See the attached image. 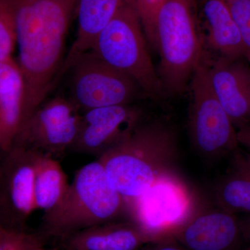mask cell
Instances as JSON below:
<instances>
[{"label":"cell","instance_id":"6da1fadb","mask_svg":"<svg viewBox=\"0 0 250 250\" xmlns=\"http://www.w3.org/2000/svg\"><path fill=\"white\" fill-rule=\"evenodd\" d=\"M78 0H17L18 67L23 82L22 125L57 83Z\"/></svg>","mask_w":250,"mask_h":250},{"label":"cell","instance_id":"7a4b0ae2","mask_svg":"<svg viewBox=\"0 0 250 250\" xmlns=\"http://www.w3.org/2000/svg\"><path fill=\"white\" fill-rule=\"evenodd\" d=\"M178 146L172 126L161 121L139 122L98 159L125 200L147 192L159 179L175 172Z\"/></svg>","mask_w":250,"mask_h":250},{"label":"cell","instance_id":"3957f363","mask_svg":"<svg viewBox=\"0 0 250 250\" xmlns=\"http://www.w3.org/2000/svg\"><path fill=\"white\" fill-rule=\"evenodd\" d=\"M125 216L129 218L126 200L96 160L77 171L62 201L44 213L41 234L68 238L87 229L123 220Z\"/></svg>","mask_w":250,"mask_h":250},{"label":"cell","instance_id":"277c9868","mask_svg":"<svg viewBox=\"0 0 250 250\" xmlns=\"http://www.w3.org/2000/svg\"><path fill=\"white\" fill-rule=\"evenodd\" d=\"M193 0H164L154 23L162 93L182 95L202 62L203 39Z\"/></svg>","mask_w":250,"mask_h":250},{"label":"cell","instance_id":"5b68a950","mask_svg":"<svg viewBox=\"0 0 250 250\" xmlns=\"http://www.w3.org/2000/svg\"><path fill=\"white\" fill-rule=\"evenodd\" d=\"M144 37L132 0H126L99 34L89 52L132 79L148 96L156 98L162 89Z\"/></svg>","mask_w":250,"mask_h":250},{"label":"cell","instance_id":"8992f818","mask_svg":"<svg viewBox=\"0 0 250 250\" xmlns=\"http://www.w3.org/2000/svg\"><path fill=\"white\" fill-rule=\"evenodd\" d=\"M126 204L129 220L158 240L169 238L199 210L196 197L177 172Z\"/></svg>","mask_w":250,"mask_h":250},{"label":"cell","instance_id":"52a82bcc","mask_svg":"<svg viewBox=\"0 0 250 250\" xmlns=\"http://www.w3.org/2000/svg\"><path fill=\"white\" fill-rule=\"evenodd\" d=\"M188 127L197 150L208 157L229 156L239 147L237 131L215 97L202 62L190 80Z\"/></svg>","mask_w":250,"mask_h":250},{"label":"cell","instance_id":"ba28073f","mask_svg":"<svg viewBox=\"0 0 250 250\" xmlns=\"http://www.w3.org/2000/svg\"><path fill=\"white\" fill-rule=\"evenodd\" d=\"M70 70V99L82 113L93 108L129 104L141 90L132 79L91 52L82 54Z\"/></svg>","mask_w":250,"mask_h":250},{"label":"cell","instance_id":"9c48e42d","mask_svg":"<svg viewBox=\"0 0 250 250\" xmlns=\"http://www.w3.org/2000/svg\"><path fill=\"white\" fill-rule=\"evenodd\" d=\"M80 113L70 98L57 97L44 102L18 134V146L56 159L71 149L80 127Z\"/></svg>","mask_w":250,"mask_h":250},{"label":"cell","instance_id":"30bf717a","mask_svg":"<svg viewBox=\"0 0 250 250\" xmlns=\"http://www.w3.org/2000/svg\"><path fill=\"white\" fill-rule=\"evenodd\" d=\"M141 111L129 104L93 108L82 113L70 150L100 156L139 123Z\"/></svg>","mask_w":250,"mask_h":250},{"label":"cell","instance_id":"8fae6325","mask_svg":"<svg viewBox=\"0 0 250 250\" xmlns=\"http://www.w3.org/2000/svg\"><path fill=\"white\" fill-rule=\"evenodd\" d=\"M207 76L215 97L233 126L238 129L250 125V64L246 59L216 57L207 62Z\"/></svg>","mask_w":250,"mask_h":250},{"label":"cell","instance_id":"7c38bea8","mask_svg":"<svg viewBox=\"0 0 250 250\" xmlns=\"http://www.w3.org/2000/svg\"><path fill=\"white\" fill-rule=\"evenodd\" d=\"M169 238L188 250H238L243 241L239 219L220 208L198 210Z\"/></svg>","mask_w":250,"mask_h":250},{"label":"cell","instance_id":"4fadbf2b","mask_svg":"<svg viewBox=\"0 0 250 250\" xmlns=\"http://www.w3.org/2000/svg\"><path fill=\"white\" fill-rule=\"evenodd\" d=\"M40 153L18 146L9 154L1 181V210L11 223H22L35 209L34 174Z\"/></svg>","mask_w":250,"mask_h":250},{"label":"cell","instance_id":"5bb4252c","mask_svg":"<svg viewBox=\"0 0 250 250\" xmlns=\"http://www.w3.org/2000/svg\"><path fill=\"white\" fill-rule=\"evenodd\" d=\"M198 22L204 29L203 46L217 57L246 59L241 34L225 0H203L200 3Z\"/></svg>","mask_w":250,"mask_h":250},{"label":"cell","instance_id":"9a60e30c","mask_svg":"<svg viewBox=\"0 0 250 250\" xmlns=\"http://www.w3.org/2000/svg\"><path fill=\"white\" fill-rule=\"evenodd\" d=\"M126 0H78L75 14L77 32L63 62L57 82L70 70L82 54L89 52L99 34L116 16Z\"/></svg>","mask_w":250,"mask_h":250},{"label":"cell","instance_id":"2e32d148","mask_svg":"<svg viewBox=\"0 0 250 250\" xmlns=\"http://www.w3.org/2000/svg\"><path fill=\"white\" fill-rule=\"evenodd\" d=\"M67 239L71 250H139L159 241L129 219L87 229Z\"/></svg>","mask_w":250,"mask_h":250},{"label":"cell","instance_id":"e0dca14e","mask_svg":"<svg viewBox=\"0 0 250 250\" xmlns=\"http://www.w3.org/2000/svg\"><path fill=\"white\" fill-rule=\"evenodd\" d=\"M226 174L215 187L218 208L236 215H250V152L238 147L231 153Z\"/></svg>","mask_w":250,"mask_h":250},{"label":"cell","instance_id":"ac0fdd59","mask_svg":"<svg viewBox=\"0 0 250 250\" xmlns=\"http://www.w3.org/2000/svg\"><path fill=\"white\" fill-rule=\"evenodd\" d=\"M69 186L66 174L59 161L40 153L34 174L35 209L45 213L57 207L65 196Z\"/></svg>","mask_w":250,"mask_h":250},{"label":"cell","instance_id":"d6986e66","mask_svg":"<svg viewBox=\"0 0 250 250\" xmlns=\"http://www.w3.org/2000/svg\"><path fill=\"white\" fill-rule=\"evenodd\" d=\"M17 0H0V61L9 60L17 44Z\"/></svg>","mask_w":250,"mask_h":250},{"label":"cell","instance_id":"ffe728a7","mask_svg":"<svg viewBox=\"0 0 250 250\" xmlns=\"http://www.w3.org/2000/svg\"><path fill=\"white\" fill-rule=\"evenodd\" d=\"M44 238L41 233L24 232L1 225L0 250H34L44 246Z\"/></svg>","mask_w":250,"mask_h":250},{"label":"cell","instance_id":"44dd1931","mask_svg":"<svg viewBox=\"0 0 250 250\" xmlns=\"http://www.w3.org/2000/svg\"><path fill=\"white\" fill-rule=\"evenodd\" d=\"M225 1L240 31L246 50V59L250 64V0Z\"/></svg>","mask_w":250,"mask_h":250},{"label":"cell","instance_id":"7402d4cb","mask_svg":"<svg viewBox=\"0 0 250 250\" xmlns=\"http://www.w3.org/2000/svg\"><path fill=\"white\" fill-rule=\"evenodd\" d=\"M164 0H132L141 20L145 36L154 47V23L158 9Z\"/></svg>","mask_w":250,"mask_h":250},{"label":"cell","instance_id":"603a6c76","mask_svg":"<svg viewBox=\"0 0 250 250\" xmlns=\"http://www.w3.org/2000/svg\"><path fill=\"white\" fill-rule=\"evenodd\" d=\"M139 250H188L173 238H166L148 243Z\"/></svg>","mask_w":250,"mask_h":250},{"label":"cell","instance_id":"cb8c5ba5","mask_svg":"<svg viewBox=\"0 0 250 250\" xmlns=\"http://www.w3.org/2000/svg\"><path fill=\"white\" fill-rule=\"evenodd\" d=\"M18 67V63L14 62L12 59L6 61H0V82L9 76L10 74L12 73Z\"/></svg>","mask_w":250,"mask_h":250},{"label":"cell","instance_id":"d4e9b609","mask_svg":"<svg viewBox=\"0 0 250 250\" xmlns=\"http://www.w3.org/2000/svg\"><path fill=\"white\" fill-rule=\"evenodd\" d=\"M237 138L239 145L250 149V125L238 129Z\"/></svg>","mask_w":250,"mask_h":250},{"label":"cell","instance_id":"484cf974","mask_svg":"<svg viewBox=\"0 0 250 250\" xmlns=\"http://www.w3.org/2000/svg\"><path fill=\"white\" fill-rule=\"evenodd\" d=\"M243 240L250 243V215L248 218L240 220Z\"/></svg>","mask_w":250,"mask_h":250},{"label":"cell","instance_id":"4316f807","mask_svg":"<svg viewBox=\"0 0 250 250\" xmlns=\"http://www.w3.org/2000/svg\"><path fill=\"white\" fill-rule=\"evenodd\" d=\"M34 250H52L49 249H46V248H44V246L40 247V248H36V249Z\"/></svg>","mask_w":250,"mask_h":250},{"label":"cell","instance_id":"83f0119b","mask_svg":"<svg viewBox=\"0 0 250 250\" xmlns=\"http://www.w3.org/2000/svg\"><path fill=\"white\" fill-rule=\"evenodd\" d=\"M193 1H194V2L195 3V4L197 5H197L200 4V3H201L202 1H203V0H193Z\"/></svg>","mask_w":250,"mask_h":250},{"label":"cell","instance_id":"f1b7e54d","mask_svg":"<svg viewBox=\"0 0 250 250\" xmlns=\"http://www.w3.org/2000/svg\"></svg>","mask_w":250,"mask_h":250}]
</instances>
